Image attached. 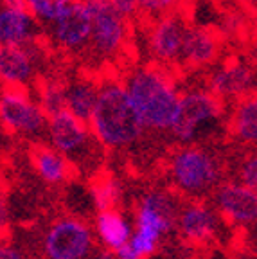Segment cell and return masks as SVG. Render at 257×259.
<instances>
[{
	"mask_svg": "<svg viewBox=\"0 0 257 259\" xmlns=\"http://www.w3.org/2000/svg\"><path fill=\"white\" fill-rule=\"evenodd\" d=\"M124 89L144 128L171 130L177 117L180 92L162 67L148 65L133 70Z\"/></svg>",
	"mask_w": 257,
	"mask_h": 259,
	"instance_id": "obj_1",
	"label": "cell"
},
{
	"mask_svg": "<svg viewBox=\"0 0 257 259\" xmlns=\"http://www.w3.org/2000/svg\"><path fill=\"white\" fill-rule=\"evenodd\" d=\"M89 126L94 137L108 148H124L133 144L146 130L124 85L117 81L103 83V87H99Z\"/></svg>",
	"mask_w": 257,
	"mask_h": 259,
	"instance_id": "obj_2",
	"label": "cell"
},
{
	"mask_svg": "<svg viewBox=\"0 0 257 259\" xmlns=\"http://www.w3.org/2000/svg\"><path fill=\"white\" fill-rule=\"evenodd\" d=\"M221 117V99L209 90H191L180 96L177 117L171 126L175 137L189 142L198 137L201 130Z\"/></svg>",
	"mask_w": 257,
	"mask_h": 259,
	"instance_id": "obj_3",
	"label": "cell"
},
{
	"mask_svg": "<svg viewBox=\"0 0 257 259\" xmlns=\"http://www.w3.org/2000/svg\"><path fill=\"white\" fill-rule=\"evenodd\" d=\"M90 15V44L101 56L110 58L121 53L128 38V24L108 0H83Z\"/></svg>",
	"mask_w": 257,
	"mask_h": 259,
	"instance_id": "obj_4",
	"label": "cell"
},
{
	"mask_svg": "<svg viewBox=\"0 0 257 259\" xmlns=\"http://www.w3.org/2000/svg\"><path fill=\"white\" fill-rule=\"evenodd\" d=\"M175 182L187 193H201L218 180L214 158L200 148H184L177 151L171 164Z\"/></svg>",
	"mask_w": 257,
	"mask_h": 259,
	"instance_id": "obj_5",
	"label": "cell"
},
{
	"mask_svg": "<svg viewBox=\"0 0 257 259\" xmlns=\"http://www.w3.org/2000/svg\"><path fill=\"white\" fill-rule=\"evenodd\" d=\"M0 121L20 134H38L47 124V115L24 89H6L0 94Z\"/></svg>",
	"mask_w": 257,
	"mask_h": 259,
	"instance_id": "obj_6",
	"label": "cell"
},
{
	"mask_svg": "<svg viewBox=\"0 0 257 259\" xmlns=\"http://www.w3.org/2000/svg\"><path fill=\"white\" fill-rule=\"evenodd\" d=\"M92 248V236L87 225L77 220H61L45 238L49 259H83Z\"/></svg>",
	"mask_w": 257,
	"mask_h": 259,
	"instance_id": "obj_7",
	"label": "cell"
},
{
	"mask_svg": "<svg viewBox=\"0 0 257 259\" xmlns=\"http://www.w3.org/2000/svg\"><path fill=\"white\" fill-rule=\"evenodd\" d=\"M53 38L67 51H79L90 44V15L83 0H72L51 24Z\"/></svg>",
	"mask_w": 257,
	"mask_h": 259,
	"instance_id": "obj_8",
	"label": "cell"
},
{
	"mask_svg": "<svg viewBox=\"0 0 257 259\" xmlns=\"http://www.w3.org/2000/svg\"><path fill=\"white\" fill-rule=\"evenodd\" d=\"M47 124L54 150L60 151L61 155L77 153L83 148H87L92 139L89 124L74 117L67 110H61V112L47 117Z\"/></svg>",
	"mask_w": 257,
	"mask_h": 259,
	"instance_id": "obj_9",
	"label": "cell"
},
{
	"mask_svg": "<svg viewBox=\"0 0 257 259\" xmlns=\"http://www.w3.org/2000/svg\"><path fill=\"white\" fill-rule=\"evenodd\" d=\"M185 29V22L177 15H164L153 24L149 31V49L155 60L160 63H175L180 60Z\"/></svg>",
	"mask_w": 257,
	"mask_h": 259,
	"instance_id": "obj_10",
	"label": "cell"
},
{
	"mask_svg": "<svg viewBox=\"0 0 257 259\" xmlns=\"http://www.w3.org/2000/svg\"><path fill=\"white\" fill-rule=\"evenodd\" d=\"M253 70L245 61H230L216 69L209 77V92L218 99L225 97H246L253 90Z\"/></svg>",
	"mask_w": 257,
	"mask_h": 259,
	"instance_id": "obj_11",
	"label": "cell"
},
{
	"mask_svg": "<svg viewBox=\"0 0 257 259\" xmlns=\"http://www.w3.org/2000/svg\"><path fill=\"white\" fill-rule=\"evenodd\" d=\"M36 72V58L29 45H0V81L8 89H24Z\"/></svg>",
	"mask_w": 257,
	"mask_h": 259,
	"instance_id": "obj_12",
	"label": "cell"
},
{
	"mask_svg": "<svg viewBox=\"0 0 257 259\" xmlns=\"http://www.w3.org/2000/svg\"><path fill=\"white\" fill-rule=\"evenodd\" d=\"M38 31V22L27 8H0V45L25 47Z\"/></svg>",
	"mask_w": 257,
	"mask_h": 259,
	"instance_id": "obj_13",
	"label": "cell"
},
{
	"mask_svg": "<svg viewBox=\"0 0 257 259\" xmlns=\"http://www.w3.org/2000/svg\"><path fill=\"white\" fill-rule=\"evenodd\" d=\"M221 41L218 34L205 27H187L182 41L180 60L191 67L210 65L220 54Z\"/></svg>",
	"mask_w": 257,
	"mask_h": 259,
	"instance_id": "obj_14",
	"label": "cell"
},
{
	"mask_svg": "<svg viewBox=\"0 0 257 259\" xmlns=\"http://www.w3.org/2000/svg\"><path fill=\"white\" fill-rule=\"evenodd\" d=\"M218 203L221 212L236 223L253 222L257 216V196L255 191L245 186L229 184L218 193Z\"/></svg>",
	"mask_w": 257,
	"mask_h": 259,
	"instance_id": "obj_15",
	"label": "cell"
},
{
	"mask_svg": "<svg viewBox=\"0 0 257 259\" xmlns=\"http://www.w3.org/2000/svg\"><path fill=\"white\" fill-rule=\"evenodd\" d=\"M173 214L171 205L162 194H148L139 209V232L158 241L162 234L171 231Z\"/></svg>",
	"mask_w": 257,
	"mask_h": 259,
	"instance_id": "obj_16",
	"label": "cell"
},
{
	"mask_svg": "<svg viewBox=\"0 0 257 259\" xmlns=\"http://www.w3.org/2000/svg\"><path fill=\"white\" fill-rule=\"evenodd\" d=\"M99 87L90 79H76L65 85V110L74 117L89 124L92 112L96 108Z\"/></svg>",
	"mask_w": 257,
	"mask_h": 259,
	"instance_id": "obj_17",
	"label": "cell"
},
{
	"mask_svg": "<svg viewBox=\"0 0 257 259\" xmlns=\"http://www.w3.org/2000/svg\"><path fill=\"white\" fill-rule=\"evenodd\" d=\"M182 234L191 243H207L216 232V216L203 205H191L182 212Z\"/></svg>",
	"mask_w": 257,
	"mask_h": 259,
	"instance_id": "obj_18",
	"label": "cell"
},
{
	"mask_svg": "<svg viewBox=\"0 0 257 259\" xmlns=\"http://www.w3.org/2000/svg\"><path fill=\"white\" fill-rule=\"evenodd\" d=\"M32 164L36 167L38 175L51 184L63 182L70 177V164L54 148L36 146L32 150Z\"/></svg>",
	"mask_w": 257,
	"mask_h": 259,
	"instance_id": "obj_19",
	"label": "cell"
},
{
	"mask_svg": "<svg viewBox=\"0 0 257 259\" xmlns=\"http://www.w3.org/2000/svg\"><path fill=\"white\" fill-rule=\"evenodd\" d=\"M234 135L245 142L257 141V101L253 96L243 97L234 110L232 122H230Z\"/></svg>",
	"mask_w": 257,
	"mask_h": 259,
	"instance_id": "obj_20",
	"label": "cell"
},
{
	"mask_svg": "<svg viewBox=\"0 0 257 259\" xmlns=\"http://www.w3.org/2000/svg\"><path fill=\"white\" fill-rule=\"evenodd\" d=\"M97 231L106 247L112 250L121 248L130 241V225L117 210H105L97 218Z\"/></svg>",
	"mask_w": 257,
	"mask_h": 259,
	"instance_id": "obj_21",
	"label": "cell"
},
{
	"mask_svg": "<svg viewBox=\"0 0 257 259\" xmlns=\"http://www.w3.org/2000/svg\"><path fill=\"white\" fill-rule=\"evenodd\" d=\"M70 2L72 0H25V6L36 22L53 24Z\"/></svg>",
	"mask_w": 257,
	"mask_h": 259,
	"instance_id": "obj_22",
	"label": "cell"
},
{
	"mask_svg": "<svg viewBox=\"0 0 257 259\" xmlns=\"http://www.w3.org/2000/svg\"><path fill=\"white\" fill-rule=\"evenodd\" d=\"M40 108L47 117L65 110V85L60 81H47L40 92Z\"/></svg>",
	"mask_w": 257,
	"mask_h": 259,
	"instance_id": "obj_23",
	"label": "cell"
},
{
	"mask_svg": "<svg viewBox=\"0 0 257 259\" xmlns=\"http://www.w3.org/2000/svg\"><path fill=\"white\" fill-rule=\"evenodd\" d=\"M94 200H96V205L101 212L105 210H113V205L119 200V184L112 178H103L94 186L92 189Z\"/></svg>",
	"mask_w": 257,
	"mask_h": 259,
	"instance_id": "obj_24",
	"label": "cell"
},
{
	"mask_svg": "<svg viewBox=\"0 0 257 259\" xmlns=\"http://www.w3.org/2000/svg\"><path fill=\"white\" fill-rule=\"evenodd\" d=\"M180 0H137V8L149 15H167L173 11Z\"/></svg>",
	"mask_w": 257,
	"mask_h": 259,
	"instance_id": "obj_25",
	"label": "cell"
},
{
	"mask_svg": "<svg viewBox=\"0 0 257 259\" xmlns=\"http://www.w3.org/2000/svg\"><path fill=\"white\" fill-rule=\"evenodd\" d=\"M128 243H130V247L133 248V252L141 259L146 257V255H151L153 252H155V248H157V241L148 238L146 234H141V232H137Z\"/></svg>",
	"mask_w": 257,
	"mask_h": 259,
	"instance_id": "obj_26",
	"label": "cell"
},
{
	"mask_svg": "<svg viewBox=\"0 0 257 259\" xmlns=\"http://www.w3.org/2000/svg\"><path fill=\"white\" fill-rule=\"evenodd\" d=\"M241 180H243V186L255 191V187H257V158L255 157H250L248 160L243 164Z\"/></svg>",
	"mask_w": 257,
	"mask_h": 259,
	"instance_id": "obj_27",
	"label": "cell"
},
{
	"mask_svg": "<svg viewBox=\"0 0 257 259\" xmlns=\"http://www.w3.org/2000/svg\"><path fill=\"white\" fill-rule=\"evenodd\" d=\"M108 4L115 9L119 15H122L124 18L132 16L137 11V0H108Z\"/></svg>",
	"mask_w": 257,
	"mask_h": 259,
	"instance_id": "obj_28",
	"label": "cell"
},
{
	"mask_svg": "<svg viewBox=\"0 0 257 259\" xmlns=\"http://www.w3.org/2000/svg\"><path fill=\"white\" fill-rule=\"evenodd\" d=\"M8 232V209L4 202L0 200V241L4 239V234Z\"/></svg>",
	"mask_w": 257,
	"mask_h": 259,
	"instance_id": "obj_29",
	"label": "cell"
},
{
	"mask_svg": "<svg viewBox=\"0 0 257 259\" xmlns=\"http://www.w3.org/2000/svg\"><path fill=\"white\" fill-rule=\"evenodd\" d=\"M115 254H117V259H141L135 252H133V248L130 247V243L122 245L121 248H117Z\"/></svg>",
	"mask_w": 257,
	"mask_h": 259,
	"instance_id": "obj_30",
	"label": "cell"
},
{
	"mask_svg": "<svg viewBox=\"0 0 257 259\" xmlns=\"http://www.w3.org/2000/svg\"><path fill=\"white\" fill-rule=\"evenodd\" d=\"M0 259H24L20 252L11 247H0Z\"/></svg>",
	"mask_w": 257,
	"mask_h": 259,
	"instance_id": "obj_31",
	"label": "cell"
}]
</instances>
